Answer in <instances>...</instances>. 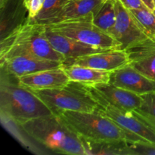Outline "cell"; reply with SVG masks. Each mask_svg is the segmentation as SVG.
I'll list each match as a JSON object with an SVG mask.
<instances>
[{"instance_id":"1","label":"cell","mask_w":155,"mask_h":155,"mask_svg":"<svg viewBox=\"0 0 155 155\" xmlns=\"http://www.w3.org/2000/svg\"><path fill=\"white\" fill-rule=\"evenodd\" d=\"M83 141L93 143L149 142L126 131L98 110L92 112L63 110L57 114Z\"/></svg>"},{"instance_id":"2","label":"cell","mask_w":155,"mask_h":155,"mask_svg":"<svg viewBox=\"0 0 155 155\" xmlns=\"http://www.w3.org/2000/svg\"><path fill=\"white\" fill-rule=\"evenodd\" d=\"M20 125L33 140L53 152L86 155L83 141L58 114L41 117Z\"/></svg>"},{"instance_id":"3","label":"cell","mask_w":155,"mask_h":155,"mask_svg":"<svg viewBox=\"0 0 155 155\" xmlns=\"http://www.w3.org/2000/svg\"><path fill=\"white\" fill-rule=\"evenodd\" d=\"M0 112L18 124L53 114L37 95L21 86L18 79L4 73H1Z\"/></svg>"},{"instance_id":"4","label":"cell","mask_w":155,"mask_h":155,"mask_svg":"<svg viewBox=\"0 0 155 155\" xmlns=\"http://www.w3.org/2000/svg\"><path fill=\"white\" fill-rule=\"evenodd\" d=\"M15 55H30L61 63L65 61L47 39L45 26L30 21L0 41V59Z\"/></svg>"},{"instance_id":"5","label":"cell","mask_w":155,"mask_h":155,"mask_svg":"<svg viewBox=\"0 0 155 155\" xmlns=\"http://www.w3.org/2000/svg\"><path fill=\"white\" fill-rule=\"evenodd\" d=\"M31 91L55 114L63 110L92 112L101 107L91 88L77 82L70 80L58 89Z\"/></svg>"},{"instance_id":"6","label":"cell","mask_w":155,"mask_h":155,"mask_svg":"<svg viewBox=\"0 0 155 155\" xmlns=\"http://www.w3.org/2000/svg\"><path fill=\"white\" fill-rule=\"evenodd\" d=\"M93 18L48 25L54 31L84 43L105 49H121L120 44L110 33L92 22Z\"/></svg>"},{"instance_id":"7","label":"cell","mask_w":155,"mask_h":155,"mask_svg":"<svg viewBox=\"0 0 155 155\" xmlns=\"http://www.w3.org/2000/svg\"><path fill=\"white\" fill-rule=\"evenodd\" d=\"M117 20L110 34L120 44V48H127L149 38L141 28L137 20L130 10L127 9L120 0L115 1Z\"/></svg>"},{"instance_id":"8","label":"cell","mask_w":155,"mask_h":155,"mask_svg":"<svg viewBox=\"0 0 155 155\" xmlns=\"http://www.w3.org/2000/svg\"><path fill=\"white\" fill-rule=\"evenodd\" d=\"M100 104H109L122 110H133L140 108L142 96L112 83H102L89 86Z\"/></svg>"},{"instance_id":"9","label":"cell","mask_w":155,"mask_h":155,"mask_svg":"<svg viewBox=\"0 0 155 155\" xmlns=\"http://www.w3.org/2000/svg\"><path fill=\"white\" fill-rule=\"evenodd\" d=\"M61 66V62L30 55H15L0 59L1 73L15 78Z\"/></svg>"},{"instance_id":"10","label":"cell","mask_w":155,"mask_h":155,"mask_svg":"<svg viewBox=\"0 0 155 155\" xmlns=\"http://www.w3.org/2000/svg\"><path fill=\"white\" fill-rule=\"evenodd\" d=\"M130 63L128 53L123 49H108L64 61L63 65L77 64L107 71H115Z\"/></svg>"},{"instance_id":"11","label":"cell","mask_w":155,"mask_h":155,"mask_svg":"<svg viewBox=\"0 0 155 155\" xmlns=\"http://www.w3.org/2000/svg\"><path fill=\"white\" fill-rule=\"evenodd\" d=\"M101 114L114 121L118 126L136 136L155 144V133L140 120L133 111L122 110L109 104L101 103L98 109Z\"/></svg>"},{"instance_id":"12","label":"cell","mask_w":155,"mask_h":155,"mask_svg":"<svg viewBox=\"0 0 155 155\" xmlns=\"http://www.w3.org/2000/svg\"><path fill=\"white\" fill-rule=\"evenodd\" d=\"M45 27L47 39H48L53 48L64 57V61L108 50L89 45L73 38L68 37L54 31L47 26H45Z\"/></svg>"},{"instance_id":"13","label":"cell","mask_w":155,"mask_h":155,"mask_svg":"<svg viewBox=\"0 0 155 155\" xmlns=\"http://www.w3.org/2000/svg\"><path fill=\"white\" fill-rule=\"evenodd\" d=\"M110 83L139 95L155 92V80L141 74L130 64L114 71Z\"/></svg>"},{"instance_id":"14","label":"cell","mask_w":155,"mask_h":155,"mask_svg":"<svg viewBox=\"0 0 155 155\" xmlns=\"http://www.w3.org/2000/svg\"><path fill=\"white\" fill-rule=\"evenodd\" d=\"M21 86L30 90H46L58 89L70 82L63 67L45 70L18 77Z\"/></svg>"},{"instance_id":"15","label":"cell","mask_w":155,"mask_h":155,"mask_svg":"<svg viewBox=\"0 0 155 155\" xmlns=\"http://www.w3.org/2000/svg\"><path fill=\"white\" fill-rule=\"evenodd\" d=\"M28 21L24 0H5L0 5V41Z\"/></svg>"},{"instance_id":"16","label":"cell","mask_w":155,"mask_h":155,"mask_svg":"<svg viewBox=\"0 0 155 155\" xmlns=\"http://www.w3.org/2000/svg\"><path fill=\"white\" fill-rule=\"evenodd\" d=\"M126 51L128 53L130 66L155 80V40L147 39Z\"/></svg>"},{"instance_id":"17","label":"cell","mask_w":155,"mask_h":155,"mask_svg":"<svg viewBox=\"0 0 155 155\" xmlns=\"http://www.w3.org/2000/svg\"><path fill=\"white\" fill-rule=\"evenodd\" d=\"M104 2V0H70L61 11L45 26L93 18Z\"/></svg>"},{"instance_id":"18","label":"cell","mask_w":155,"mask_h":155,"mask_svg":"<svg viewBox=\"0 0 155 155\" xmlns=\"http://www.w3.org/2000/svg\"><path fill=\"white\" fill-rule=\"evenodd\" d=\"M62 67L71 81L83 83L88 86L110 83L114 72L77 64H62Z\"/></svg>"},{"instance_id":"19","label":"cell","mask_w":155,"mask_h":155,"mask_svg":"<svg viewBox=\"0 0 155 155\" xmlns=\"http://www.w3.org/2000/svg\"><path fill=\"white\" fill-rule=\"evenodd\" d=\"M116 0H106L93 16L92 22L104 31L110 33L117 20Z\"/></svg>"},{"instance_id":"20","label":"cell","mask_w":155,"mask_h":155,"mask_svg":"<svg viewBox=\"0 0 155 155\" xmlns=\"http://www.w3.org/2000/svg\"><path fill=\"white\" fill-rule=\"evenodd\" d=\"M70 0H45L36 18L30 22L45 25L49 20L59 13Z\"/></svg>"},{"instance_id":"21","label":"cell","mask_w":155,"mask_h":155,"mask_svg":"<svg viewBox=\"0 0 155 155\" xmlns=\"http://www.w3.org/2000/svg\"><path fill=\"white\" fill-rule=\"evenodd\" d=\"M145 34L155 40V15L148 8L139 10H130Z\"/></svg>"},{"instance_id":"22","label":"cell","mask_w":155,"mask_h":155,"mask_svg":"<svg viewBox=\"0 0 155 155\" xmlns=\"http://www.w3.org/2000/svg\"><path fill=\"white\" fill-rule=\"evenodd\" d=\"M125 155H155V144L151 142L128 143L125 148Z\"/></svg>"},{"instance_id":"23","label":"cell","mask_w":155,"mask_h":155,"mask_svg":"<svg viewBox=\"0 0 155 155\" xmlns=\"http://www.w3.org/2000/svg\"><path fill=\"white\" fill-rule=\"evenodd\" d=\"M141 96L142 98V103L140 108L138 110L145 112L155 117V92L145 94Z\"/></svg>"},{"instance_id":"24","label":"cell","mask_w":155,"mask_h":155,"mask_svg":"<svg viewBox=\"0 0 155 155\" xmlns=\"http://www.w3.org/2000/svg\"><path fill=\"white\" fill-rule=\"evenodd\" d=\"M45 0H24V3L28 10V21L36 18L40 11Z\"/></svg>"},{"instance_id":"25","label":"cell","mask_w":155,"mask_h":155,"mask_svg":"<svg viewBox=\"0 0 155 155\" xmlns=\"http://www.w3.org/2000/svg\"><path fill=\"white\" fill-rule=\"evenodd\" d=\"M133 113L146 126H148L150 129L153 130L155 133V117L151 116V115L145 113V112L142 111L140 110H133Z\"/></svg>"},{"instance_id":"26","label":"cell","mask_w":155,"mask_h":155,"mask_svg":"<svg viewBox=\"0 0 155 155\" xmlns=\"http://www.w3.org/2000/svg\"><path fill=\"white\" fill-rule=\"evenodd\" d=\"M129 10H139L147 8L142 0H120Z\"/></svg>"},{"instance_id":"27","label":"cell","mask_w":155,"mask_h":155,"mask_svg":"<svg viewBox=\"0 0 155 155\" xmlns=\"http://www.w3.org/2000/svg\"><path fill=\"white\" fill-rule=\"evenodd\" d=\"M142 1L147 8H148L150 10L153 11V9H154V0H142Z\"/></svg>"},{"instance_id":"28","label":"cell","mask_w":155,"mask_h":155,"mask_svg":"<svg viewBox=\"0 0 155 155\" xmlns=\"http://www.w3.org/2000/svg\"><path fill=\"white\" fill-rule=\"evenodd\" d=\"M153 12L155 15V0H154V9H153Z\"/></svg>"},{"instance_id":"29","label":"cell","mask_w":155,"mask_h":155,"mask_svg":"<svg viewBox=\"0 0 155 155\" xmlns=\"http://www.w3.org/2000/svg\"><path fill=\"white\" fill-rule=\"evenodd\" d=\"M4 2H5V0H0V5H2L3 4V3H4Z\"/></svg>"},{"instance_id":"30","label":"cell","mask_w":155,"mask_h":155,"mask_svg":"<svg viewBox=\"0 0 155 155\" xmlns=\"http://www.w3.org/2000/svg\"><path fill=\"white\" fill-rule=\"evenodd\" d=\"M104 1H106V0H104Z\"/></svg>"}]
</instances>
